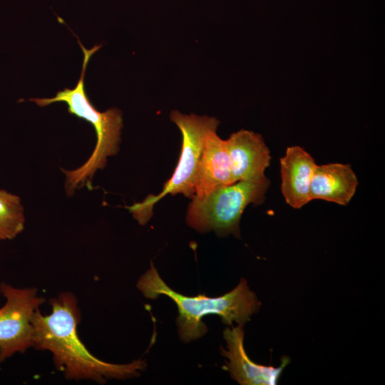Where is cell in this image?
I'll return each instance as SVG.
<instances>
[{"label": "cell", "instance_id": "obj_1", "mask_svg": "<svg viewBox=\"0 0 385 385\" xmlns=\"http://www.w3.org/2000/svg\"><path fill=\"white\" fill-rule=\"evenodd\" d=\"M51 312L41 314L38 309L31 324V347L48 351L57 370L68 380H91L99 384L108 379L138 376L146 367L144 360L117 364L104 361L91 354L78 334L81 311L77 297L63 292L50 299Z\"/></svg>", "mask_w": 385, "mask_h": 385}, {"label": "cell", "instance_id": "obj_2", "mask_svg": "<svg viewBox=\"0 0 385 385\" xmlns=\"http://www.w3.org/2000/svg\"><path fill=\"white\" fill-rule=\"evenodd\" d=\"M136 286L148 299L165 295L175 302L179 313L176 324L183 342L195 340L207 332V327L202 319L207 314L218 315L226 325L232 326L235 322L243 326L260 308V301L245 279H242L230 292L220 297L185 296L169 287L151 263L150 269L140 277Z\"/></svg>", "mask_w": 385, "mask_h": 385}, {"label": "cell", "instance_id": "obj_3", "mask_svg": "<svg viewBox=\"0 0 385 385\" xmlns=\"http://www.w3.org/2000/svg\"><path fill=\"white\" fill-rule=\"evenodd\" d=\"M83 53V60L81 76L73 88H65L50 98H30L40 107L56 102H64L68 112L90 123L96 134V144L88 159L75 170H64L65 190L68 195H73L76 189L84 185L91 186V180L98 170H103L108 158L116 155L119 150L121 130L123 126L122 112L117 108H111L104 112L98 111L91 103L85 90V73L91 57L102 46L96 44L86 48L77 36Z\"/></svg>", "mask_w": 385, "mask_h": 385}, {"label": "cell", "instance_id": "obj_4", "mask_svg": "<svg viewBox=\"0 0 385 385\" xmlns=\"http://www.w3.org/2000/svg\"><path fill=\"white\" fill-rule=\"evenodd\" d=\"M270 185L266 178L258 181H237L220 187L203 197H193L186 222L200 233L214 232L218 236L240 237V222L250 204L261 205Z\"/></svg>", "mask_w": 385, "mask_h": 385}, {"label": "cell", "instance_id": "obj_5", "mask_svg": "<svg viewBox=\"0 0 385 385\" xmlns=\"http://www.w3.org/2000/svg\"><path fill=\"white\" fill-rule=\"evenodd\" d=\"M170 119L180 129L182 148L178 165L171 178L165 183L158 195L150 194L142 202L128 207L140 225H145L153 215L154 205L166 195L183 194L193 198L195 194V178L198 163L207 136L216 131L220 121L215 117L183 114L173 111Z\"/></svg>", "mask_w": 385, "mask_h": 385}, {"label": "cell", "instance_id": "obj_6", "mask_svg": "<svg viewBox=\"0 0 385 385\" xmlns=\"http://www.w3.org/2000/svg\"><path fill=\"white\" fill-rule=\"evenodd\" d=\"M0 292L6 299L0 308L1 364L31 347L32 317L46 300L34 287L20 289L1 282Z\"/></svg>", "mask_w": 385, "mask_h": 385}, {"label": "cell", "instance_id": "obj_7", "mask_svg": "<svg viewBox=\"0 0 385 385\" xmlns=\"http://www.w3.org/2000/svg\"><path fill=\"white\" fill-rule=\"evenodd\" d=\"M226 349L221 347V354L227 359L225 368L231 377L242 385H275L289 363L284 358L279 367L267 366L253 362L244 348L243 326L238 324L223 332Z\"/></svg>", "mask_w": 385, "mask_h": 385}, {"label": "cell", "instance_id": "obj_8", "mask_svg": "<svg viewBox=\"0 0 385 385\" xmlns=\"http://www.w3.org/2000/svg\"><path fill=\"white\" fill-rule=\"evenodd\" d=\"M235 182L258 181L266 178L270 151L262 136L252 130H240L225 140Z\"/></svg>", "mask_w": 385, "mask_h": 385}, {"label": "cell", "instance_id": "obj_9", "mask_svg": "<svg viewBox=\"0 0 385 385\" xmlns=\"http://www.w3.org/2000/svg\"><path fill=\"white\" fill-rule=\"evenodd\" d=\"M317 163L303 148L288 147L280 158L281 190L286 202L299 209L309 202L310 185Z\"/></svg>", "mask_w": 385, "mask_h": 385}, {"label": "cell", "instance_id": "obj_10", "mask_svg": "<svg viewBox=\"0 0 385 385\" xmlns=\"http://www.w3.org/2000/svg\"><path fill=\"white\" fill-rule=\"evenodd\" d=\"M235 183L225 140L216 131L206 138L198 163L194 197H203L215 189Z\"/></svg>", "mask_w": 385, "mask_h": 385}, {"label": "cell", "instance_id": "obj_11", "mask_svg": "<svg viewBox=\"0 0 385 385\" xmlns=\"http://www.w3.org/2000/svg\"><path fill=\"white\" fill-rule=\"evenodd\" d=\"M358 184L357 177L349 164L317 165L311 181L309 199L346 205L354 197Z\"/></svg>", "mask_w": 385, "mask_h": 385}, {"label": "cell", "instance_id": "obj_12", "mask_svg": "<svg viewBox=\"0 0 385 385\" xmlns=\"http://www.w3.org/2000/svg\"><path fill=\"white\" fill-rule=\"evenodd\" d=\"M25 222L20 197L0 190V240L15 238L24 230Z\"/></svg>", "mask_w": 385, "mask_h": 385}]
</instances>
